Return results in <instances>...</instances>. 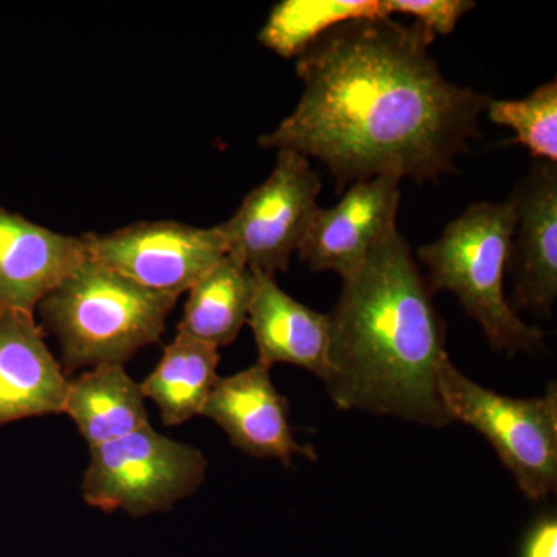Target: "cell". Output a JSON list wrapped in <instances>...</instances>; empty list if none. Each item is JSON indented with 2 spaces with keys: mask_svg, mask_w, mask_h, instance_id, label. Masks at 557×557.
<instances>
[{
  "mask_svg": "<svg viewBox=\"0 0 557 557\" xmlns=\"http://www.w3.org/2000/svg\"><path fill=\"white\" fill-rule=\"evenodd\" d=\"M434 39L392 17L325 32L296 58L298 106L259 145L321 161L338 193L380 175L423 183L450 174L491 98L443 76Z\"/></svg>",
  "mask_w": 557,
  "mask_h": 557,
  "instance_id": "obj_1",
  "label": "cell"
},
{
  "mask_svg": "<svg viewBox=\"0 0 557 557\" xmlns=\"http://www.w3.org/2000/svg\"><path fill=\"white\" fill-rule=\"evenodd\" d=\"M329 324L322 381L339 409L432 428L450 423L437 384L449 359L445 322L397 226L344 281Z\"/></svg>",
  "mask_w": 557,
  "mask_h": 557,
  "instance_id": "obj_2",
  "label": "cell"
},
{
  "mask_svg": "<svg viewBox=\"0 0 557 557\" xmlns=\"http://www.w3.org/2000/svg\"><path fill=\"white\" fill-rule=\"evenodd\" d=\"M178 298L152 292L87 256L60 285L40 300L67 372L129 361L159 343Z\"/></svg>",
  "mask_w": 557,
  "mask_h": 557,
  "instance_id": "obj_3",
  "label": "cell"
},
{
  "mask_svg": "<svg viewBox=\"0 0 557 557\" xmlns=\"http://www.w3.org/2000/svg\"><path fill=\"white\" fill-rule=\"evenodd\" d=\"M516 220L511 197L502 203L482 201L453 220L440 239L418 248L432 295L453 293L491 346L511 355L536 351L544 341L541 329L522 321L505 296Z\"/></svg>",
  "mask_w": 557,
  "mask_h": 557,
  "instance_id": "obj_4",
  "label": "cell"
},
{
  "mask_svg": "<svg viewBox=\"0 0 557 557\" xmlns=\"http://www.w3.org/2000/svg\"><path fill=\"white\" fill-rule=\"evenodd\" d=\"M438 395L449 421H461L487 440L519 490L541 500L557 487V388L536 398H512L480 386L448 359Z\"/></svg>",
  "mask_w": 557,
  "mask_h": 557,
  "instance_id": "obj_5",
  "label": "cell"
},
{
  "mask_svg": "<svg viewBox=\"0 0 557 557\" xmlns=\"http://www.w3.org/2000/svg\"><path fill=\"white\" fill-rule=\"evenodd\" d=\"M200 449L164 437L146 424L126 437L90 449L81 491L90 507L143 518L170 511L203 483Z\"/></svg>",
  "mask_w": 557,
  "mask_h": 557,
  "instance_id": "obj_6",
  "label": "cell"
},
{
  "mask_svg": "<svg viewBox=\"0 0 557 557\" xmlns=\"http://www.w3.org/2000/svg\"><path fill=\"white\" fill-rule=\"evenodd\" d=\"M321 189V177L307 157L278 150L270 177L218 226L228 255L255 273L274 277L287 271L318 211Z\"/></svg>",
  "mask_w": 557,
  "mask_h": 557,
  "instance_id": "obj_7",
  "label": "cell"
},
{
  "mask_svg": "<svg viewBox=\"0 0 557 557\" xmlns=\"http://www.w3.org/2000/svg\"><path fill=\"white\" fill-rule=\"evenodd\" d=\"M87 255L141 287L178 298L228 252L215 228L172 220L86 234Z\"/></svg>",
  "mask_w": 557,
  "mask_h": 557,
  "instance_id": "obj_8",
  "label": "cell"
},
{
  "mask_svg": "<svg viewBox=\"0 0 557 557\" xmlns=\"http://www.w3.org/2000/svg\"><path fill=\"white\" fill-rule=\"evenodd\" d=\"M399 183L394 175L354 183L335 207L318 208L298 249L313 271L354 276L370 251L397 226Z\"/></svg>",
  "mask_w": 557,
  "mask_h": 557,
  "instance_id": "obj_9",
  "label": "cell"
},
{
  "mask_svg": "<svg viewBox=\"0 0 557 557\" xmlns=\"http://www.w3.org/2000/svg\"><path fill=\"white\" fill-rule=\"evenodd\" d=\"M269 366L219 379L200 416L214 421L237 449L258 458H276L292 467L296 456L318 460L313 446L300 445L289 424L288 399L271 381Z\"/></svg>",
  "mask_w": 557,
  "mask_h": 557,
  "instance_id": "obj_10",
  "label": "cell"
},
{
  "mask_svg": "<svg viewBox=\"0 0 557 557\" xmlns=\"http://www.w3.org/2000/svg\"><path fill=\"white\" fill-rule=\"evenodd\" d=\"M516 230L508 269L516 309L549 314L557 296V168L537 161L511 194Z\"/></svg>",
  "mask_w": 557,
  "mask_h": 557,
  "instance_id": "obj_11",
  "label": "cell"
},
{
  "mask_svg": "<svg viewBox=\"0 0 557 557\" xmlns=\"http://www.w3.org/2000/svg\"><path fill=\"white\" fill-rule=\"evenodd\" d=\"M67 388L33 313L0 307V426L64 412Z\"/></svg>",
  "mask_w": 557,
  "mask_h": 557,
  "instance_id": "obj_12",
  "label": "cell"
},
{
  "mask_svg": "<svg viewBox=\"0 0 557 557\" xmlns=\"http://www.w3.org/2000/svg\"><path fill=\"white\" fill-rule=\"evenodd\" d=\"M87 256L83 237L65 236L0 208V307L33 313Z\"/></svg>",
  "mask_w": 557,
  "mask_h": 557,
  "instance_id": "obj_13",
  "label": "cell"
},
{
  "mask_svg": "<svg viewBox=\"0 0 557 557\" xmlns=\"http://www.w3.org/2000/svg\"><path fill=\"white\" fill-rule=\"evenodd\" d=\"M258 274L247 322L255 335L259 362L309 370L319 380L327 372L329 314L318 313L287 295L273 276Z\"/></svg>",
  "mask_w": 557,
  "mask_h": 557,
  "instance_id": "obj_14",
  "label": "cell"
},
{
  "mask_svg": "<svg viewBox=\"0 0 557 557\" xmlns=\"http://www.w3.org/2000/svg\"><path fill=\"white\" fill-rule=\"evenodd\" d=\"M145 399L123 366L101 364L69 381L64 413L91 449L149 424Z\"/></svg>",
  "mask_w": 557,
  "mask_h": 557,
  "instance_id": "obj_15",
  "label": "cell"
},
{
  "mask_svg": "<svg viewBox=\"0 0 557 557\" xmlns=\"http://www.w3.org/2000/svg\"><path fill=\"white\" fill-rule=\"evenodd\" d=\"M258 274L226 252L188 289L178 332L214 347H225L247 324Z\"/></svg>",
  "mask_w": 557,
  "mask_h": 557,
  "instance_id": "obj_16",
  "label": "cell"
},
{
  "mask_svg": "<svg viewBox=\"0 0 557 557\" xmlns=\"http://www.w3.org/2000/svg\"><path fill=\"white\" fill-rule=\"evenodd\" d=\"M219 348L177 332L152 373L143 381V395L152 399L166 426L200 416L219 381Z\"/></svg>",
  "mask_w": 557,
  "mask_h": 557,
  "instance_id": "obj_17",
  "label": "cell"
},
{
  "mask_svg": "<svg viewBox=\"0 0 557 557\" xmlns=\"http://www.w3.org/2000/svg\"><path fill=\"white\" fill-rule=\"evenodd\" d=\"M369 17H387L383 0H284L271 10L259 40L289 60L333 27Z\"/></svg>",
  "mask_w": 557,
  "mask_h": 557,
  "instance_id": "obj_18",
  "label": "cell"
},
{
  "mask_svg": "<svg viewBox=\"0 0 557 557\" xmlns=\"http://www.w3.org/2000/svg\"><path fill=\"white\" fill-rule=\"evenodd\" d=\"M487 119L507 126L516 143L530 150L539 161H557V83L542 84L522 100H493L486 108Z\"/></svg>",
  "mask_w": 557,
  "mask_h": 557,
  "instance_id": "obj_19",
  "label": "cell"
},
{
  "mask_svg": "<svg viewBox=\"0 0 557 557\" xmlns=\"http://www.w3.org/2000/svg\"><path fill=\"white\" fill-rule=\"evenodd\" d=\"M468 0H383L384 14H406L416 17L418 24L437 35H450L458 21L474 9Z\"/></svg>",
  "mask_w": 557,
  "mask_h": 557,
  "instance_id": "obj_20",
  "label": "cell"
},
{
  "mask_svg": "<svg viewBox=\"0 0 557 557\" xmlns=\"http://www.w3.org/2000/svg\"><path fill=\"white\" fill-rule=\"evenodd\" d=\"M519 557H557V519L555 515L537 519L528 530Z\"/></svg>",
  "mask_w": 557,
  "mask_h": 557,
  "instance_id": "obj_21",
  "label": "cell"
}]
</instances>
